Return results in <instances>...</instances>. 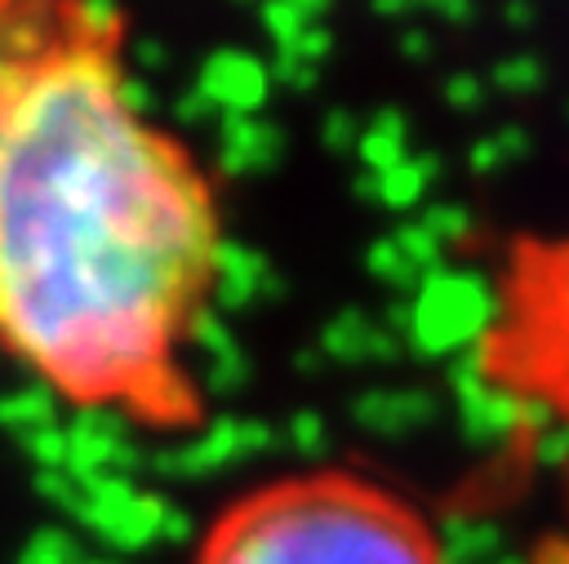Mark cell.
Returning a JSON list of instances; mask_svg holds the SVG:
<instances>
[{"label": "cell", "mask_w": 569, "mask_h": 564, "mask_svg": "<svg viewBox=\"0 0 569 564\" xmlns=\"http://www.w3.org/2000/svg\"><path fill=\"white\" fill-rule=\"evenodd\" d=\"M218 218L191 160L120 102L102 40L0 53V351L107 431H191L187 364Z\"/></svg>", "instance_id": "obj_1"}, {"label": "cell", "mask_w": 569, "mask_h": 564, "mask_svg": "<svg viewBox=\"0 0 569 564\" xmlns=\"http://www.w3.org/2000/svg\"><path fill=\"white\" fill-rule=\"evenodd\" d=\"M182 564H453V555L409 489L311 457L209 511Z\"/></svg>", "instance_id": "obj_2"}, {"label": "cell", "mask_w": 569, "mask_h": 564, "mask_svg": "<svg viewBox=\"0 0 569 564\" xmlns=\"http://www.w3.org/2000/svg\"><path fill=\"white\" fill-rule=\"evenodd\" d=\"M498 315V298L493 284L480 271H431L422 275V298L413 306V329L422 338V346H467L480 342L485 329Z\"/></svg>", "instance_id": "obj_3"}, {"label": "cell", "mask_w": 569, "mask_h": 564, "mask_svg": "<svg viewBox=\"0 0 569 564\" xmlns=\"http://www.w3.org/2000/svg\"><path fill=\"white\" fill-rule=\"evenodd\" d=\"M196 89L222 111V115H258L271 89V67L244 49H213L200 62Z\"/></svg>", "instance_id": "obj_4"}, {"label": "cell", "mask_w": 569, "mask_h": 564, "mask_svg": "<svg viewBox=\"0 0 569 564\" xmlns=\"http://www.w3.org/2000/svg\"><path fill=\"white\" fill-rule=\"evenodd\" d=\"M218 169L227 178H244V173H262L280 160L284 151V133L262 120V115H222L218 124Z\"/></svg>", "instance_id": "obj_5"}, {"label": "cell", "mask_w": 569, "mask_h": 564, "mask_svg": "<svg viewBox=\"0 0 569 564\" xmlns=\"http://www.w3.org/2000/svg\"><path fill=\"white\" fill-rule=\"evenodd\" d=\"M267 284H276V280H271V266H267V258H262L258 249L236 244V240H222V244H218V262H213V302H218L222 311L244 306V302H249L258 289H267Z\"/></svg>", "instance_id": "obj_6"}, {"label": "cell", "mask_w": 569, "mask_h": 564, "mask_svg": "<svg viewBox=\"0 0 569 564\" xmlns=\"http://www.w3.org/2000/svg\"><path fill=\"white\" fill-rule=\"evenodd\" d=\"M356 155L365 164V173H387L396 164L409 160V120L396 111V107H382L365 129H360V142H356Z\"/></svg>", "instance_id": "obj_7"}, {"label": "cell", "mask_w": 569, "mask_h": 564, "mask_svg": "<svg viewBox=\"0 0 569 564\" xmlns=\"http://www.w3.org/2000/svg\"><path fill=\"white\" fill-rule=\"evenodd\" d=\"M436 173H440V160L436 155H409L405 164H396V169H387L378 178V204H387V209H413L422 200V191L436 182Z\"/></svg>", "instance_id": "obj_8"}, {"label": "cell", "mask_w": 569, "mask_h": 564, "mask_svg": "<svg viewBox=\"0 0 569 564\" xmlns=\"http://www.w3.org/2000/svg\"><path fill=\"white\" fill-rule=\"evenodd\" d=\"M529 147H533V138H529V129H520V124H502L498 133H485L476 147H471V173H498V169H507L511 160H520V155H529Z\"/></svg>", "instance_id": "obj_9"}, {"label": "cell", "mask_w": 569, "mask_h": 564, "mask_svg": "<svg viewBox=\"0 0 569 564\" xmlns=\"http://www.w3.org/2000/svg\"><path fill=\"white\" fill-rule=\"evenodd\" d=\"M365 262H369V271H373L378 280H387V284H396V289H409V284H418V280H422V271L400 253V244H396L391 235L373 240V244H369V253H365Z\"/></svg>", "instance_id": "obj_10"}, {"label": "cell", "mask_w": 569, "mask_h": 564, "mask_svg": "<svg viewBox=\"0 0 569 564\" xmlns=\"http://www.w3.org/2000/svg\"><path fill=\"white\" fill-rule=\"evenodd\" d=\"M391 240L400 244V253H405L422 275H431V271H440V266H445V244H440V240H431V235L418 226V218H413V222H405V226H396V231H391Z\"/></svg>", "instance_id": "obj_11"}, {"label": "cell", "mask_w": 569, "mask_h": 564, "mask_svg": "<svg viewBox=\"0 0 569 564\" xmlns=\"http://www.w3.org/2000/svg\"><path fill=\"white\" fill-rule=\"evenodd\" d=\"M258 22H262V31L271 36L276 49H289V44L311 27L289 0H258Z\"/></svg>", "instance_id": "obj_12"}, {"label": "cell", "mask_w": 569, "mask_h": 564, "mask_svg": "<svg viewBox=\"0 0 569 564\" xmlns=\"http://www.w3.org/2000/svg\"><path fill=\"white\" fill-rule=\"evenodd\" d=\"M418 226H422L431 240H440V244L449 249V244H458V240L471 231V213H467L462 204H449V200H440V204H427V209H422Z\"/></svg>", "instance_id": "obj_13"}, {"label": "cell", "mask_w": 569, "mask_h": 564, "mask_svg": "<svg viewBox=\"0 0 569 564\" xmlns=\"http://www.w3.org/2000/svg\"><path fill=\"white\" fill-rule=\"evenodd\" d=\"M71 22H76L80 36L107 44V40L120 31V4H116V0H76V4H71Z\"/></svg>", "instance_id": "obj_14"}, {"label": "cell", "mask_w": 569, "mask_h": 564, "mask_svg": "<svg viewBox=\"0 0 569 564\" xmlns=\"http://www.w3.org/2000/svg\"><path fill=\"white\" fill-rule=\"evenodd\" d=\"M542 84V62L533 53H511L493 67V89L502 93H533Z\"/></svg>", "instance_id": "obj_15"}, {"label": "cell", "mask_w": 569, "mask_h": 564, "mask_svg": "<svg viewBox=\"0 0 569 564\" xmlns=\"http://www.w3.org/2000/svg\"><path fill=\"white\" fill-rule=\"evenodd\" d=\"M320 142L329 147V151H356V142H360V124H356V111H347V107H333L325 120H320Z\"/></svg>", "instance_id": "obj_16"}, {"label": "cell", "mask_w": 569, "mask_h": 564, "mask_svg": "<svg viewBox=\"0 0 569 564\" xmlns=\"http://www.w3.org/2000/svg\"><path fill=\"white\" fill-rule=\"evenodd\" d=\"M173 115H178V124H187V129H209V124H222V111L200 93V89H191V93H182L178 98V107H173Z\"/></svg>", "instance_id": "obj_17"}, {"label": "cell", "mask_w": 569, "mask_h": 564, "mask_svg": "<svg viewBox=\"0 0 569 564\" xmlns=\"http://www.w3.org/2000/svg\"><path fill=\"white\" fill-rule=\"evenodd\" d=\"M373 9H378V13H405V9H436V13L453 18V22L471 18V0H373Z\"/></svg>", "instance_id": "obj_18"}, {"label": "cell", "mask_w": 569, "mask_h": 564, "mask_svg": "<svg viewBox=\"0 0 569 564\" xmlns=\"http://www.w3.org/2000/svg\"><path fill=\"white\" fill-rule=\"evenodd\" d=\"M445 102H449L453 111H480V102H485V84H480V75H467V71L449 75V84H445Z\"/></svg>", "instance_id": "obj_19"}, {"label": "cell", "mask_w": 569, "mask_h": 564, "mask_svg": "<svg viewBox=\"0 0 569 564\" xmlns=\"http://www.w3.org/2000/svg\"><path fill=\"white\" fill-rule=\"evenodd\" d=\"M316 71H320V67H311V62H302V58H289V53H276V62H271V75H276L280 84H289V89H311V84H316Z\"/></svg>", "instance_id": "obj_20"}, {"label": "cell", "mask_w": 569, "mask_h": 564, "mask_svg": "<svg viewBox=\"0 0 569 564\" xmlns=\"http://www.w3.org/2000/svg\"><path fill=\"white\" fill-rule=\"evenodd\" d=\"M120 102L142 120V115L156 107V93H151V84H147V80H138V75H124V71H120Z\"/></svg>", "instance_id": "obj_21"}, {"label": "cell", "mask_w": 569, "mask_h": 564, "mask_svg": "<svg viewBox=\"0 0 569 564\" xmlns=\"http://www.w3.org/2000/svg\"><path fill=\"white\" fill-rule=\"evenodd\" d=\"M400 53H405V58H427V53H431V40H427L422 31H405V36H400Z\"/></svg>", "instance_id": "obj_22"}, {"label": "cell", "mask_w": 569, "mask_h": 564, "mask_svg": "<svg viewBox=\"0 0 569 564\" xmlns=\"http://www.w3.org/2000/svg\"><path fill=\"white\" fill-rule=\"evenodd\" d=\"M289 4H293V9H298L307 22H320V18L329 13V4H333V0H289Z\"/></svg>", "instance_id": "obj_23"}, {"label": "cell", "mask_w": 569, "mask_h": 564, "mask_svg": "<svg viewBox=\"0 0 569 564\" xmlns=\"http://www.w3.org/2000/svg\"><path fill=\"white\" fill-rule=\"evenodd\" d=\"M507 22H511V27H529V22H533V4H529V0H511V4H507Z\"/></svg>", "instance_id": "obj_24"}, {"label": "cell", "mask_w": 569, "mask_h": 564, "mask_svg": "<svg viewBox=\"0 0 569 564\" xmlns=\"http://www.w3.org/2000/svg\"><path fill=\"white\" fill-rule=\"evenodd\" d=\"M138 62H147V67H160V62H164V49H160L156 40H138Z\"/></svg>", "instance_id": "obj_25"}, {"label": "cell", "mask_w": 569, "mask_h": 564, "mask_svg": "<svg viewBox=\"0 0 569 564\" xmlns=\"http://www.w3.org/2000/svg\"><path fill=\"white\" fill-rule=\"evenodd\" d=\"M236 4H258V0H236Z\"/></svg>", "instance_id": "obj_26"}]
</instances>
